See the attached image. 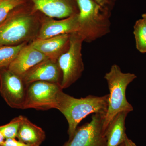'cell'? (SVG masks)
Instances as JSON below:
<instances>
[{"label": "cell", "mask_w": 146, "mask_h": 146, "mask_svg": "<svg viewBox=\"0 0 146 146\" xmlns=\"http://www.w3.org/2000/svg\"><path fill=\"white\" fill-rule=\"evenodd\" d=\"M38 13L25 4L14 9L0 24V46H16L36 39L41 25Z\"/></svg>", "instance_id": "1"}, {"label": "cell", "mask_w": 146, "mask_h": 146, "mask_svg": "<svg viewBox=\"0 0 146 146\" xmlns=\"http://www.w3.org/2000/svg\"><path fill=\"white\" fill-rule=\"evenodd\" d=\"M109 95L99 97L89 95L76 98L61 90L58 95L55 109L58 110L67 119L69 139L74 135L79 123L91 114L106 115Z\"/></svg>", "instance_id": "2"}, {"label": "cell", "mask_w": 146, "mask_h": 146, "mask_svg": "<svg viewBox=\"0 0 146 146\" xmlns=\"http://www.w3.org/2000/svg\"><path fill=\"white\" fill-rule=\"evenodd\" d=\"M78 30L84 42L90 43L110 32L112 11L94 0H78Z\"/></svg>", "instance_id": "3"}, {"label": "cell", "mask_w": 146, "mask_h": 146, "mask_svg": "<svg viewBox=\"0 0 146 146\" xmlns=\"http://www.w3.org/2000/svg\"><path fill=\"white\" fill-rule=\"evenodd\" d=\"M137 78L135 74L123 73L118 65H112L105 75L110 91L108 108L103 125L104 134L108 126L118 113L133 111V107L127 101L126 91L129 84Z\"/></svg>", "instance_id": "4"}, {"label": "cell", "mask_w": 146, "mask_h": 146, "mask_svg": "<svg viewBox=\"0 0 146 146\" xmlns=\"http://www.w3.org/2000/svg\"><path fill=\"white\" fill-rule=\"evenodd\" d=\"M84 42L77 32L71 33L69 49L57 60L62 74V89L70 87L81 77L84 70L82 49Z\"/></svg>", "instance_id": "5"}, {"label": "cell", "mask_w": 146, "mask_h": 146, "mask_svg": "<svg viewBox=\"0 0 146 146\" xmlns=\"http://www.w3.org/2000/svg\"><path fill=\"white\" fill-rule=\"evenodd\" d=\"M61 90L60 84L48 82L36 81L29 84L23 109L47 110L56 108L58 95Z\"/></svg>", "instance_id": "6"}, {"label": "cell", "mask_w": 146, "mask_h": 146, "mask_svg": "<svg viewBox=\"0 0 146 146\" xmlns=\"http://www.w3.org/2000/svg\"><path fill=\"white\" fill-rule=\"evenodd\" d=\"M27 86L7 67L0 68V93L10 107L23 109Z\"/></svg>", "instance_id": "7"}, {"label": "cell", "mask_w": 146, "mask_h": 146, "mask_svg": "<svg viewBox=\"0 0 146 146\" xmlns=\"http://www.w3.org/2000/svg\"><path fill=\"white\" fill-rule=\"evenodd\" d=\"M105 115L94 114L90 122L77 127L72 137L63 146H106L103 131Z\"/></svg>", "instance_id": "8"}, {"label": "cell", "mask_w": 146, "mask_h": 146, "mask_svg": "<svg viewBox=\"0 0 146 146\" xmlns=\"http://www.w3.org/2000/svg\"><path fill=\"white\" fill-rule=\"evenodd\" d=\"M35 12L51 18L63 19L79 13L78 0H28Z\"/></svg>", "instance_id": "9"}, {"label": "cell", "mask_w": 146, "mask_h": 146, "mask_svg": "<svg viewBox=\"0 0 146 146\" xmlns=\"http://www.w3.org/2000/svg\"><path fill=\"white\" fill-rule=\"evenodd\" d=\"M78 19V13L60 20H55L45 15L41 16V25L36 39H46L60 35L77 33Z\"/></svg>", "instance_id": "10"}, {"label": "cell", "mask_w": 146, "mask_h": 146, "mask_svg": "<svg viewBox=\"0 0 146 146\" xmlns=\"http://www.w3.org/2000/svg\"><path fill=\"white\" fill-rule=\"evenodd\" d=\"M22 78L27 85L36 81L60 84L62 74L57 61L48 59L31 68L22 76Z\"/></svg>", "instance_id": "11"}, {"label": "cell", "mask_w": 146, "mask_h": 146, "mask_svg": "<svg viewBox=\"0 0 146 146\" xmlns=\"http://www.w3.org/2000/svg\"><path fill=\"white\" fill-rule=\"evenodd\" d=\"M71 34L60 35L44 39H35L30 44L50 60L57 61L70 48Z\"/></svg>", "instance_id": "12"}, {"label": "cell", "mask_w": 146, "mask_h": 146, "mask_svg": "<svg viewBox=\"0 0 146 146\" xmlns=\"http://www.w3.org/2000/svg\"><path fill=\"white\" fill-rule=\"evenodd\" d=\"M48 59L46 55L35 49L30 44H27L21 49L7 68L22 77L31 68Z\"/></svg>", "instance_id": "13"}, {"label": "cell", "mask_w": 146, "mask_h": 146, "mask_svg": "<svg viewBox=\"0 0 146 146\" xmlns=\"http://www.w3.org/2000/svg\"><path fill=\"white\" fill-rule=\"evenodd\" d=\"M129 112L123 111L118 113L108 126L104 132L106 146H120L124 143L126 118Z\"/></svg>", "instance_id": "14"}, {"label": "cell", "mask_w": 146, "mask_h": 146, "mask_svg": "<svg viewBox=\"0 0 146 146\" xmlns=\"http://www.w3.org/2000/svg\"><path fill=\"white\" fill-rule=\"evenodd\" d=\"M23 143L32 146H39L46 138L45 131L23 116L17 137Z\"/></svg>", "instance_id": "15"}, {"label": "cell", "mask_w": 146, "mask_h": 146, "mask_svg": "<svg viewBox=\"0 0 146 146\" xmlns=\"http://www.w3.org/2000/svg\"><path fill=\"white\" fill-rule=\"evenodd\" d=\"M27 44L25 42L16 46H0V68L8 67L21 49Z\"/></svg>", "instance_id": "16"}, {"label": "cell", "mask_w": 146, "mask_h": 146, "mask_svg": "<svg viewBox=\"0 0 146 146\" xmlns=\"http://www.w3.org/2000/svg\"><path fill=\"white\" fill-rule=\"evenodd\" d=\"M136 49L142 53H146V24L143 19L136 21L133 27Z\"/></svg>", "instance_id": "17"}, {"label": "cell", "mask_w": 146, "mask_h": 146, "mask_svg": "<svg viewBox=\"0 0 146 146\" xmlns=\"http://www.w3.org/2000/svg\"><path fill=\"white\" fill-rule=\"evenodd\" d=\"M27 0H1L0 2V24L14 9L26 3Z\"/></svg>", "instance_id": "18"}, {"label": "cell", "mask_w": 146, "mask_h": 146, "mask_svg": "<svg viewBox=\"0 0 146 146\" xmlns=\"http://www.w3.org/2000/svg\"><path fill=\"white\" fill-rule=\"evenodd\" d=\"M23 116H20L13 119L7 124L0 126V132L5 139L16 138Z\"/></svg>", "instance_id": "19"}, {"label": "cell", "mask_w": 146, "mask_h": 146, "mask_svg": "<svg viewBox=\"0 0 146 146\" xmlns=\"http://www.w3.org/2000/svg\"><path fill=\"white\" fill-rule=\"evenodd\" d=\"M104 8L112 11L118 0H94Z\"/></svg>", "instance_id": "20"}, {"label": "cell", "mask_w": 146, "mask_h": 146, "mask_svg": "<svg viewBox=\"0 0 146 146\" xmlns=\"http://www.w3.org/2000/svg\"><path fill=\"white\" fill-rule=\"evenodd\" d=\"M0 146H32L25 143L19 140L17 141L15 138H9L5 140Z\"/></svg>", "instance_id": "21"}, {"label": "cell", "mask_w": 146, "mask_h": 146, "mask_svg": "<svg viewBox=\"0 0 146 146\" xmlns=\"http://www.w3.org/2000/svg\"><path fill=\"white\" fill-rule=\"evenodd\" d=\"M124 143L125 146H137L134 142L128 138L127 136L126 137Z\"/></svg>", "instance_id": "22"}, {"label": "cell", "mask_w": 146, "mask_h": 146, "mask_svg": "<svg viewBox=\"0 0 146 146\" xmlns=\"http://www.w3.org/2000/svg\"><path fill=\"white\" fill-rule=\"evenodd\" d=\"M5 139V137L3 136L2 133L0 132V145L3 143Z\"/></svg>", "instance_id": "23"}, {"label": "cell", "mask_w": 146, "mask_h": 146, "mask_svg": "<svg viewBox=\"0 0 146 146\" xmlns=\"http://www.w3.org/2000/svg\"><path fill=\"white\" fill-rule=\"evenodd\" d=\"M142 19L144 20L146 24V13H144L142 16Z\"/></svg>", "instance_id": "24"}, {"label": "cell", "mask_w": 146, "mask_h": 146, "mask_svg": "<svg viewBox=\"0 0 146 146\" xmlns=\"http://www.w3.org/2000/svg\"><path fill=\"white\" fill-rule=\"evenodd\" d=\"M120 146H125V145L124 143H123Z\"/></svg>", "instance_id": "25"}, {"label": "cell", "mask_w": 146, "mask_h": 146, "mask_svg": "<svg viewBox=\"0 0 146 146\" xmlns=\"http://www.w3.org/2000/svg\"><path fill=\"white\" fill-rule=\"evenodd\" d=\"M1 1V0H0V2Z\"/></svg>", "instance_id": "26"}]
</instances>
